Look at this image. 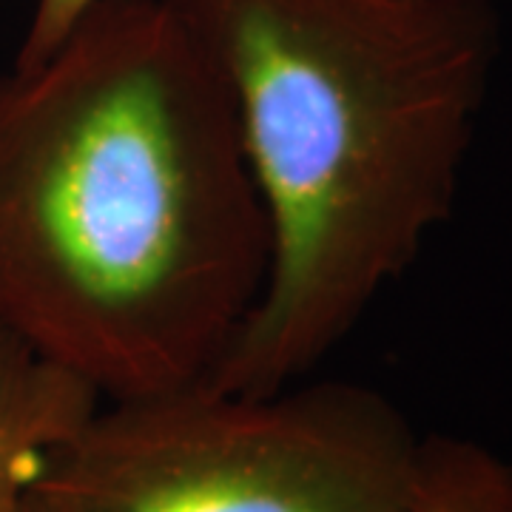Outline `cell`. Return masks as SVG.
<instances>
[{
  "label": "cell",
  "instance_id": "obj_4",
  "mask_svg": "<svg viewBox=\"0 0 512 512\" xmlns=\"http://www.w3.org/2000/svg\"><path fill=\"white\" fill-rule=\"evenodd\" d=\"M100 402L92 384L0 328V512H20L46 458Z\"/></svg>",
  "mask_w": 512,
  "mask_h": 512
},
{
  "label": "cell",
  "instance_id": "obj_2",
  "mask_svg": "<svg viewBox=\"0 0 512 512\" xmlns=\"http://www.w3.org/2000/svg\"><path fill=\"white\" fill-rule=\"evenodd\" d=\"M217 60L268 276L205 379L271 393L339 348L450 217L501 26L490 0H171Z\"/></svg>",
  "mask_w": 512,
  "mask_h": 512
},
{
  "label": "cell",
  "instance_id": "obj_5",
  "mask_svg": "<svg viewBox=\"0 0 512 512\" xmlns=\"http://www.w3.org/2000/svg\"><path fill=\"white\" fill-rule=\"evenodd\" d=\"M402 512H512V464L481 441L424 436L416 490Z\"/></svg>",
  "mask_w": 512,
  "mask_h": 512
},
{
  "label": "cell",
  "instance_id": "obj_1",
  "mask_svg": "<svg viewBox=\"0 0 512 512\" xmlns=\"http://www.w3.org/2000/svg\"><path fill=\"white\" fill-rule=\"evenodd\" d=\"M268 254L228 83L171 0H94L0 74V328L103 402L205 382Z\"/></svg>",
  "mask_w": 512,
  "mask_h": 512
},
{
  "label": "cell",
  "instance_id": "obj_7",
  "mask_svg": "<svg viewBox=\"0 0 512 512\" xmlns=\"http://www.w3.org/2000/svg\"><path fill=\"white\" fill-rule=\"evenodd\" d=\"M20 512H69L66 510V504L60 501V495L49 487V484H43V478L37 476V481L29 487V493L23 498V507Z\"/></svg>",
  "mask_w": 512,
  "mask_h": 512
},
{
  "label": "cell",
  "instance_id": "obj_3",
  "mask_svg": "<svg viewBox=\"0 0 512 512\" xmlns=\"http://www.w3.org/2000/svg\"><path fill=\"white\" fill-rule=\"evenodd\" d=\"M424 436L345 379L100 402L43 467L69 512H402Z\"/></svg>",
  "mask_w": 512,
  "mask_h": 512
},
{
  "label": "cell",
  "instance_id": "obj_6",
  "mask_svg": "<svg viewBox=\"0 0 512 512\" xmlns=\"http://www.w3.org/2000/svg\"><path fill=\"white\" fill-rule=\"evenodd\" d=\"M94 0H35L26 35L20 40L12 66H32L49 55L72 26L92 9Z\"/></svg>",
  "mask_w": 512,
  "mask_h": 512
}]
</instances>
